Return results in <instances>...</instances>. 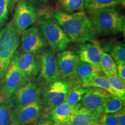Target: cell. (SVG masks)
Instances as JSON below:
<instances>
[{"instance_id":"23","label":"cell","mask_w":125,"mask_h":125,"mask_svg":"<svg viewBox=\"0 0 125 125\" xmlns=\"http://www.w3.org/2000/svg\"><path fill=\"white\" fill-rule=\"evenodd\" d=\"M100 67L105 76L116 75V64L110 54L103 50L101 54Z\"/></svg>"},{"instance_id":"27","label":"cell","mask_w":125,"mask_h":125,"mask_svg":"<svg viewBox=\"0 0 125 125\" xmlns=\"http://www.w3.org/2000/svg\"><path fill=\"white\" fill-rule=\"evenodd\" d=\"M12 122V109L7 103H0V125H9Z\"/></svg>"},{"instance_id":"17","label":"cell","mask_w":125,"mask_h":125,"mask_svg":"<svg viewBox=\"0 0 125 125\" xmlns=\"http://www.w3.org/2000/svg\"><path fill=\"white\" fill-rule=\"evenodd\" d=\"M99 117L81 106L80 103L74 107V111L66 125H96Z\"/></svg>"},{"instance_id":"9","label":"cell","mask_w":125,"mask_h":125,"mask_svg":"<svg viewBox=\"0 0 125 125\" xmlns=\"http://www.w3.org/2000/svg\"><path fill=\"white\" fill-rule=\"evenodd\" d=\"M37 13L34 5L26 0H20L15 9L11 21L17 31L21 34L35 22Z\"/></svg>"},{"instance_id":"16","label":"cell","mask_w":125,"mask_h":125,"mask_svg":"<svg viewBox=\"0 0 125 125\" xmlns=\"http://www.w3.org/2000/svg\"><path fill=\"white\" fill-rule=\"evenodd\" d=\"M101 71L100 67L94 66L80 61L74 74L67 81H69L74 86H81L99 75Z\"/></svg>"},{"instance_id":"30","label":"cell","mask_w":125,"mask_h":125,"mask_svg":"<svg viewBox=\"0 0 125 125\" xmlns=\"http://www.w3.org/2000/svg\"><path fill=\"white\" fill-rule=\"evenodd\" d=\"M116 75L122 80L125 82V64H116Z\"/></svg>"},{"instance_id":"24","label":"cell","mask_w":125,"mask_h":125,"mask_svg":"<svg viewBox=\"0 0 125 125\" xmlns=\"http://www.w3.org/2000/svg\"><path fill=\"white\" fill-rule=\"evenodd\" d=\"M125 100L119 97L111 95L107 98L104 107L103 113L115 114L124 108Z\"/></svg>"},{"instance_id":"3","label":"cell","mask_w":125,"mask_h":125,"mask_svg":"<svg viewBox=\"0 0 125 125\" xmlns=\"http://www.w3.org/2000/svg\"><path fill=\"white\" fill-rule=\"evenodd\" d=\"M20 34L11 21L0 31V79L4 76L19 46Z\"/></svg>"},{"instance_id":"34","label":"cell","mask_w":125,"mask_h":125,"mask_svg":"<svg viewBox=\"0 0 125 125\" xmlns=\"http://www.w3.org/2000/svg\"><path fill=\"white\" fill-rule=\"evenodd\" d=\"M20 125V124H19L18 123H16V122H12L10 123V125Z\"/></svg>"},{"instance_id":"21","label":"cell","mask_w":125,"mask_h":125,"mask_svg":"<svg viewBox=\"0 0 125 125\" xmlns=\"http://www.w3.org/2000/svg\"><path fill=\"white\" fill-rule=\"evenodd\" d=\"M81 86L86 87V88L97 87V88L102 89L107 91L110 94L113 95V96H116L115 92L111 86L106 76L98 75L92 78L89 82L82 84Z\"/></svg>"},{"instance_id":"13","label":"cell","mask_w":125,"mask_h":125,"mask_svg":"<svg viewBox=\"0 0 125 125\" xmlns=\"http://www.w3.org/2000/svg\"><path fill=\"white\" fill-rule=\"evenodd\" d=\"M60 79L69 80L74 74L80 60L77 54L72 51L60 52L56 56Z\"/></svg>"},{"instance_id":"12","label":"cell","mask_w":125,"mask_h":125,"mask_svg":"<svg viewBox=\"0 0 125 125\" xmlns=\"http://www.w3.org/2000/svg\"><path fill=\"white\" fill-rule=\"evenodd\" d=\"M37 54L18 51L12 60L18 69L29 79L37 76L40 72V58Z\"/></svg>"},{"instance_id":"7","label":"cell","mask_w":125,"mask_h":125,"mask_svg":"<svg viewBox=\"0 0 125 125\" xmlns=\"http://www.w3.org/2000/svg\"><path fill=\"white\" fill-rule=\"evenodd\" d=\"M40 89L34 80H30L16 90L10 99L8 105L12 110L19 109L40 100Z\"/></svg>"},{"instance_id":"4","label":"cell","mask_w":125,"mask_h":125,"mask_svg":"<svg viewBox=\"0 0 125 125\" xmlns=\"http://www.w3.org/2000/svg\"><path fill=\"white\" fill-rule=\"evenodd\" d=\"M40 30L53 51H64L71 41L54 18L44 17L40 22Z\"/></svg>"},{"instance_id":"33","label":"cell","mask_w":125,"mask_h":125,"mask_svg":"<svg viewBox=\"0 0 125 125\" xmlns=\"http://www.w3.org/2000/svg\"><path fill=\"white\" fill-rule=\"evenodd\" d=\"M47 0H28V1L32 4V5L34 4H37V5H41L42 4L45 3Z\"/></svg>"},{"instance_id":"29","label":"cell","mask_w":125,"mask_h":125,"mask_svg":"<svg viewBox=\"0 0 125 125\" xmlns=\"http://www.w3.org/2000/svg\"><path fill=\"white\" fill-rule=\"evenodd\" d=\"M100 125H118L115 114L103 113L98 118Z\"/></svg>"},{"instance_id":"14","label":"cell","mask_w":125,"mask_h":125,"mask_svg":"<svg viewBox=\"0 0 125 125\" xmlns=\"http://www.w3.org/2000/svg\"><path fill=\"white\" fill-rule=\"evenodd\" d=\"M42 111V103L38 100L19 109L12 110V122L21 125L33 123L40 118Z\"/></svg>"},{"instance_id":"8","label":"cell","mask_w":125,"mask_h":125,"mask_svg":"<svg viewBox=\"0 0 125 125\" xmlns=\"http://www.w3.org/2000/svg\"><path fill=\"white\" fill-rule=\"evenodd\" d=\"M40 80L45 85H48L60 79L58 65L54 51L53 49L43 50L40 53Z\"/></svg>"},{"instance_id":"6","label":"cell","mask_w":125,"mask_h":125,"mask_svg":"<svg viewBox=\"0 0 125 125\" xmlns=\"http://www.w3.org/2000/svg\"><path fill=\"white\" fill-rule=\"evenodd\" d=\"M73 86L69 81L60 79L47 85L43 96V102L46 111L49 112L65 103L68 91Z\"/></svg>"},{"instance_id":"10","label":"cell","mask_w":125,"mask_h":125,"mask_svg":"<svg viewBox=\"0 0 125 125\" xmlns=\"http://www.w3.org/2000/svg\"><path fill=\"white\" fill-rule=\"evenodd\" d=\"M111 95L102 89L89 87L79 103L82 107L99 117L103 113L105 103Z\"/></svg>"},{"instance_id":"2","label":"cell","mask_w":125,"mask_h":125,"mask_svg":"<svg viewBox=\"0 0 125 125\" xmlns=\"http://www.w3.org/2000/svg\"><path fill=\"white\" fill-rule=\"evenodd\" d=\"M89 13L96 32L109 35L116 34L125 31L124 16L115 8L100 9Z\"/></svg>"},{"instance_id":"31","label":"cell","mask_w":125,"mask_h":125,"mask_svg":"<svg viewBox=\"0 0 125 125\" xmlns=\"http://www.w3.org/2000/svg\"><path fill=\"white\" fill-rule=\"evenodd\" d=\"M118 125H125V108L115 113Z\"/></svg>"},{"instance_id":"15","label":"cell","mask_w":125,"mask_h":125,"mask_svg":"<svg viewBox=\"0 0 125 125\" xmlns=\"http://www.w3.org/2000/svg\"><path fill=\"white\" fill-rule=\"evenodd\" d=\"M102 48L96 41L78 45L76 52L81 62L100 67Z\"/></svg>"},{"instance_id":"1","label":"cell","mask_w":125,"mask_h":125,"mask_svg":"<svg viewBox=\"0 0 125 125\" xmlns=\"http://www.w3.org/2000/svg\"><path fill=\"white\" fill-rule=\"evenodd\" d=\"M53 18L72 41L83 43L96 41V31L83 10L72 13L57 12Z\"/></svg>"},{"instance_id":"11","label":"cell","mask_w":125,"mask_h":125,"mask_svg":"<svg viewBox=\"0 0 125 125\" xmlns=\"http://www.w3.org/2000/svg\"><path fill=\"white\" fill-rule=\"evenodd\" d=\"M20 45L21 51L38 54L44 50L47 42L40 30L32 27L21 32Z\"/></svg>"},{"instance_id":"32","label":"cell","mask_w":125,"mask_h":125,"mask_svg":"<svg viewBox=\"0 0 125 125\" xmlns=\"http://www.w3.org/2000/svg\"><path fill=\"white\" fill-rule=\"evenodd\" d=\"M35 125H56L50 119H43L41 120Z\"/></svg>"},{"instance_id":"26","label":"cell","mask_w":125,"mask_h":125,"mask_svg":"<svg viewBox=\"0 0 125 125\" xmlns=\"http://www.w3.org/2000/svg\"><path fill=\"white\" fill-rule=\"evenodd\" d=\"M85 0H60L62 8L67 13L74 12L83 10L84 3Z\"/></svg>"},{"instance_id":"5","label":"cell","mask_w":125,"mask_h":125,"mask_svg":"<svg viewBox=\"0 0 125 125\" xmlns=\"http://www.w3.org/2000/svg\"><path fill=\"white\" fill-rule=\"evenodd\" d=\"M29 81L12 60L0 84V103L8 104L16 90Z\"/></svg>"},{"instance_id":"19","label":"cell","mask_w":125,"mask_h":125,"mask_svg":"<svg viewBox=\"0 0 125 125\" xmlns=\"http://www.w3.org/2000/svg\"><path fill=\"white\" fill-rule=\"evenodd\" d=\"M125 0H85L84 9L89 12L100 9L114 8L125 4Z\"/></svg>"},{"instance_id":"22","label":"cell","mask_w":125,"mask_h":125,"mask_svg":"<svg viewBox=\"0 0 125 125\" xmlns=\"http://www.w3.org/2000/svg\"><path fill=\"white\" fill-rule=\"evenodd\" d=\"M88 88L83 87L80 85H74L70 89L67 94L65 103L70 107L74 108L80 103L82 97L87 92Z\"/></svg>"},{"instance_id":"28","label":"cell","mask_w":125,"mask_h":125,"mask_svg":"<svg viewBox=\"0 0 125 125\" xmlns=\"http://www.w3.org/2000/svg\"><path fill=\"white\" fill-rule=\"evenodd\" d=\"M12 0H0V29L8 19Z\"/></svg>"},{"instance_id":"18","label":"cell","mask_w":125,"mask_h":125,"mask_svg":"<svg viewBox=\"0 0 125 125\" xmlns=\"http://www.w3.org/2000/svg\"><path fill=\"white\" fill-rule=\"evenodd\" d=\"M74 108L70 107L66 103L60 104L49 111L50 119L56 125H66L74 111Z\"/></svg>"},{"instance_id":"25","label":"cell","mask_w":125,"mask_h":125,"mask_svg":"<svg viewBox=\"0 0 125 125\" xmlns=\"http://www.w3.org/2000/svg\"><path fill=\"white\" fill-rule=\"evenodd\" d=\"M111 86L116 93V96L119 97L125 100V84L123 80L118 77L117 75L106 76Z\"/></svg>"},{"instance_id":"20","label":"cell","mask_w":125,"mask_h":125,"mask_svg":"<svg viewBox=\"0 0 125 125\" xmlns=\"http://www.w3.org/2000/svg\"><path fill=\"white\" fill-rule=\"evenodd\" d=\"M103 51H108L116 64H125V46L124 43L118 42L106 46Z\"/></svg>"},{"instance_id":"35","label":"cell","mask_w":125,"mask_h":125,"mask_svg":"<svg viewBox=\"0 0 125 125\" xmlns=\"http://www.w3.org/2000/svg\"><path fill=\"white\" fill-rule=\"evenodd\" d=\"M97 125H99V124H98H98H97Z\"/></svg>"},{"instance_id":"36","label":"cell","mask_w":125,"mask_h":125,"mask_svg":"<svg viewBox=\"0 0 125 125\" xmlns=\"http://www.w3.org/2000/svg\"></svg>"}]
</instances>
